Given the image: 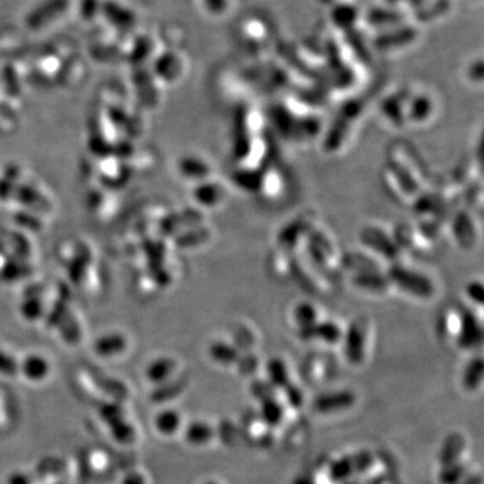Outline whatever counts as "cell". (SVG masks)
Here are the masks:
<instances>
[{"label": "cell", "mask_w": 484, "mask_h": 484, "mask_svg": "<svg viewBox=\"0 0 484 484\" xmlns=\"http://www.w3.org/2000/svg\"><path fill=\"white\" fill-rule=\"evenodd\" d=\"M465 300L469 303L468 307H478L481 311L483 310V283L481 280H474L465 287Z\"/></svg>", "instance_id": "26"}, {"label": "cell", "mask_w": 484, "mask_h": 484, "mask_svg": "<svg viewBox=\"0 0 484 484\" xmlns=\"http://www.w3.org/2000/svg\"><path fill=\"white\" fill-rule=\"evenodd\" d=\"M387 276L393 291L415 300L429 301L437 295V284L435 278L425 271L401 260L387 268Z\"/></svg>", "instance_id": "2"}, {"label": "cell", "mask_w": 484, "mask_h": 484, "mask_svg": "<svg viewBox=\"0 0 484 484\" xmlns=\"http://www.w3.org/2000/svg\"><path fill=\"white\" fill-rule=\"evenodd\" d=\"M122 484H147L146 478L139 472H131L123 479Z\"/></svg>", "instance_id": "33"}, {"label": "cell", "mask_w": 484, "mask_h": 484, "mask_svg": "<svg viewBox=\"0 0 484 484\" xmlns=\"http://www.w3.org/2000/svg\"><path fill=\"white\" fill-rule=\"evenodd\" d=\"M429 181L422 155L406 143H399L389 151L382 169L385 190L401 203L415 202Z\"/></svg>", "instance_id": "1"}, {"label": "cell", "mask_w": 484, "mask_h": 484, "mask_svg": "<svg viewBox=\"0 0 484 484\" xmlns=\"http://www.w3.org/2000/svg\"><path fill=\"white\" fill-rule=\"evenodd\" d=\"M195 198L202 206L206 208H218L228 199V190L226 186L221 182H211L203 181L201 182V186L197 190Z\"/></svg>", "instance_id": "13"}, {"label": "cell", "mask_w": 484, "mask_h": 484, "mask_svg": "<svg viewBox=\"0 0 484 484\" xmlns=\"http://www.w3.org/2000/svg\"><path fill=\"white\" fill-rule=\"evenodd\" d=\"M465 472V465L460 462L444 465V469L440 472V482L442 484H458Z\"/></svg>", "instance_id": "27"}, {"label": "cell", "mask_w": 484, "mask_h": 484, "mask_svg": "<svg viewBox=\"0 0 484 484\" xmlns=\"http://www.w3.org/2000/svg\"><path fill=\"white\" fill-rule=\"evenodd\" d=\"M181 171L186 176L197 179V181H208L211 174L210 165L197 156L186 158L181 163Z\"/></svg>", "instance_id": "20"}, {"label": "cell", "mask_w": 484, "mask_h": 484, "mask_svg": "<svg viewBox=\"0 0 484 484\" xmlns=\"http://www.w3.org/2000/svg\"><path fill=\"white\" fill-rule=\"evenodd\" d=\"M359 240L362 248L376 254L382 261H385L389 267L403 260V254L401 252L397 244L394 231H389L386 226L379 224L366 225L360 233Z\"/></svg>", "instance_id": "4"}, {"label": "cell", "mask_w": 484, "mask_h": 484, "mask_svg": "<svg viewBox=\"0 0 484 484\" xmlns=\"http://www.w3.org/2000/svg\"><path fill=\"white\" fill-rule=\"evenodd\" d=\"M465 440L460 433H451L442 444L440 451V463L442 465L459 462V458L462 456Z\"/></svg>", "instance_id": "17"}, {"label": "cell", "mask_w": 484, "mask_h": 484, "mask_svg": "<svg viewBox=\"0 0 484 484\" xmlns=\"http://www.w3.org/2000/svg\"><path fill=\"white\" fill-rule=\"evenodd\" d=\"M284 409L274 397L261 401V419L269 426H276L283 420Z\"/></svg>", "instance_id": "25"}, {"label": "cell", "mask_w": 484, "mask_h": 484, "mask_svg": "<svg viewBox=\"0 0 484 484\" xmlns=\"http://www.w3.org/2000/svg\"><path fill=\"white\" fill-rule=\"evenodd\" d=\"M372 464L373 455L367 451L343 456L330 465V478L335 483H342L350 479L353 475L367 471L372 467Z\"/></svg>", "instance_id": "8"}, {"label": "cell", "mask_w": 484, "mask_h": 484, "mask_svg": "<svg viewBox=\"0 0 484 484\" xmlns=\"http://www.w3.org/2000/svg\"><path fill=\"white\" fill-rule=\"evenodd\" d=\"M274 389L269 382L265 381H254L252 383V394L257 400H267L274 397Z\"/></svg>", "instance_id": "29"}, {"label": "cell", "mask_w": 484, "mask_h": 484, "mask_svg": "<svg viewBox=\"0 0 484 484\" xmlns=\"http://www.w3.org/2000/svg\"><path fill=\"white\" fill-rule=\"evenodd\" d=\"M344 328L346 327L337 319L322 317L314 326L299 333V337L304 340H320L327 344H337L343 340Z\"/></svg>", "instance_id": "10"}, {"label": "cell", "mask_w": 484, "mask_h": 484, "mask_svg": "<svg viewBox=\"0 0 484 484\" xmlns=\"http://www.w3.org/2000/svg\"><path fill=\"white\" fill-rule=\"evenodd\" d=\"M331 233L316 225L308 234L300 253L326 276L342 271V254Z\"/></svg>", "instance_id": "3"}, {"label": "cell", "mask_w": 484, "mask_h": 484, "mask_svg": "<svg viewBox=\"0 0 484 484\" xmlns=\"http://www.w3.org/2000/svg\"><path fill=\"white\" fill-rule=\"evenodd\" d=\"M209 354H210L211 359L215 360L217 363L229 366V365L237 363V360L241 356V351L232 343L218 340V342H214L211 344Z\"/></svg>", "instance_id": "19"}, {"label": "cell", "mask_w": 484, "mask_h": 484, "mask_svg": "<svg viewBox=\"0 0 484 484\" xmlns=\"http://www.w3.org/2000/svg\"><path fill=\"white\" fill-rule=\"evenodd\" d=\"M174 369H175V362L172 359H158L148 366L146 377L149 382L160 383L169 378Z\"/></svg>", "instance_id": "24"}, {"label": "cell", "mask_w": 484, "mask_h": 484, "mask_svg": "<svg viewBox=\"0 0 484 484\" xmlns=\"http://www.w3.org/2000/svg\"><path fill=\"white\" fill-rule=\"evenodd\" d=\"M19 370L24 378L31 382H41L50 373V365L40 356H30L19 365Z\"/></svg>", "instance_id": "15"}, {"label": "cell", "mask_w": 484, "mask_h": 484, "mask_svg": "<svg viewBox=\"0 0 484 484\" xmlns=\"http://www.w3.org/2000/svg\"><path fill=\"white\" fill-rule=\"evenodd\" d=\"M316 225L314 214H304L290 221L277 233V248L292 254L300 253L308 234Z\"/></svg>", "instance_id": "6"}, {"label": "cell", "mask_w": 484, "mask_h": 484, "mask_svg": "<svg viewBox=\"0 0 484 484\" xmlns=\"http://www.w3.org/2000/svg\"><path fill=\"white\" fill-rule=\"evenodd\" d=\"M214 436H215V431L208 422H191L185 429V439L189 444L195 447H201L210 442Z\"/></svg>", "instance_id": "16"}, {"label": "cell", "mask_w": 484, "mask_h": 484, "mask_svg": "<svg viewBox=\"0 0 484 484\" xmlns=\"http://www.w3.org/2000/svg\"><path fill=\"white\" fill-rule=\"evenodd\" d=\"M451 233L460 249H472L479 240L478 226L469 210H458L451 217Z\"/></svg>", "instance_id": "9"}, {"label": "cell", "mask_w": 484, "mask_h": 484, "mask_svg": "<svg viewBox=\"0 0 484 484\" xmlns=\"http://www.w3.org/2000/svg\"><path fill=\"white\" fill-rule=\"evenodd\" d=\"M294 484H315L310 478H307V476H299V478H296L295 482H294Z\"/></svg>", "instance_id": "34"}, {"label": "cell", "mask_w": 484, "mask_h": 484, "mask_svg": "<svg viewBox=\"0 0 484 484\" xmlns=\"http://www.w3.org/2000/svg\"><path fill=\"white\" fill-rule=\"evenodd\" d=\"M233 344L240 351H249L254 346L257 337L248 323H237L233 330Z\"/></svg>", "instance_id": "22"}, {"label": "cell", "mask_w": 484, "mask_h": 484, "mask_svg": "<svg viewBox=\"0 0 484 484\" xmlns=\"http://www.w3.org/2000/svg\"><path fill=\"white\" fill-rule=\"evenodd\" d=\"M349 281L357 292L369 297H385L393 291L387 271L351 274Z\"/></svg>", "instance_id": "7"}, {"label": "cell", "mask_w": 484, "mask_h": 484, "mask_svg": "<svg viewBox=\"0 0 484 484\" xmlns=\"http://www.w3.org/2000/svg\"><path fill=\"white\" fill-rule=\"evenodd\" d=\"M203 484H218L217 482H205Z\"/></svg>", "instance_id": "35"}, {"label": "cell", "mask_w": 484, "mask_h": 484, "mask_svg": "<svg viewBox=\"0 0 484 484\" xmlns=\"http://www.w3.org/2000/svg\"><path fill=\"white\" fill-rule=\"evenodd\" d=\"M235 365H237V367H238L241 374H251L257 369L258 359L252 353H248V354H244V356L241 354Z\"/></svg>", "instance_id": "30"}, {"label": "cell", "mask_w": 484, "mask_h": 484, "mask_svg": "<svg viewBox=\"0 0 484 484\" xmlns=\"http://www.w3.org/2000/svg\"><path fill=\"white\" fill-rule=\"evenodd\" d=\"M181 424H182L181 415L174 409L160 410L153 419L155 429L158 431V433H160L163 436L175 435L178 432V429L181 428Z\"/></svg>", "instance_id": "18"}, {"label": "cell", "mask_w": 484, "mask_h": 484, "mask_svg": "<svg viewBox=\"0 0 484 484\" xmlns=\"http://www.w3.org/2000/svg\"><path fill=\"white\" fill-rule=\"evenodd\" d=\"M372 333V322L366 316H357L344 328V356L353 365H360L366 358L367 343Z\"/></svg>", "instance_id": "5"}, {"label": "cell", "mask_w": 484, "mask_h": 484, "mask_svg": "<svg viewBox=\"0 0 484 484\" xmlns=\"http://www.w3.org/2000/svg\"><path fill=\"white\" fill-rule=\"evenodd\" d=\"M483 359L481 357L471 359L463 374V385L468 390H476L483 379Z\"/></svg>", "instance_id": "23"}, {"label": "cell", "mask_w": 484, "mask_h": 484, "mask_svg": "<svg viewBox=\"0 0 484 484\" xmlns=\"http://www.w3.org/2000/svg\"><path fill=\"white\" fill-rule=\"evenodd\" d=\"M268 267L271 269V274L281 280L292 278L295 267V254L276 248V251L271 254Z\"/></svg>", "instance_id": "14"}, {"label": "cell", "mask_w": 484, "mask_h": 484, "mask_svg": "<svg viewBox=\"0 0 484 484\" xmlns=\"http://www.w3.org/2000/svg\"><path fill=\"white\" fill-rule=\"evenodd\" d=\"M356 396L350 390H339L334 393L322 394L314 401V408L319 413H334L353 406Z\"/></svg>", "instance_id": "12"}, {"label": "cell", "mask_w": 484, "mask_h": 484, "mask_svg": "<svg viewBox=\"0 0 484 484\" xmlns=\"http://www.w3.org/2000/svg\"><path fill=\"white\" fill-rule=\"evenodd\" d=\"M285 396H287V400L288 402L294 406V408H299L303 405V401H304V396H303V392L295 386L292 383H288L285 387Z\"/></svg>", "instance_id": "32"}, {"label": "cell", "mask_w": 484, "mask_h": 484, "mask_svg": "<svg viewBox=\"0 0 484 484\" xmlns=\"http://www.w3.org/2000/svg\"><path fill=\"white\" fill-rule=\"evenodd\" d=\"M267 373L269 383L274 387H281L284 389L290 382V374H288V367L283 359L272 358L267 363Z\"/></svg>", "instance_id": "21"}, {"label": "cell", "mask_w": 484, "mask_h": 484, "mask_svg": "<svg viewBox=\"0 0 484 484\" xmlns=\"http://www.w3.org/2000/svg\"><path fill=\"white\" fill-rule=\"evenodd\" d=\"M18 370H19V365L17 363V360L10 358L6 353L0 351V373L14 376L18 373Z\"/></svg>", "instance_id": "31"}, {"label": "cell", "mask_w": 484, "mask_h": 484, "mask_svg": "<svg viewBox=\"0 0 484 484\" xmlns=\"http://www.w3.org/2000/svg\"><path fill=\"white\" fill-rule=\"evenodd\" d=\"M322 315V308L316 303H312L310 300H300L295 303L291 310H290V320L297 330V333H301L311 326H314L320 319Z\"/></svg>", "instance_id": "11"}, {"label": "cell", "mask_w": 484, "mask_h": 484, "mask_svg": "<svg viewBox=\"0 0 484 484\" xmlns=\"http://www.w3.org/2000/svg\"><path fill=\"white\" fill-rule=\"evenodd\" d=\"M124 350V342L122 337H106L97 344V351L104 357H110Z\"/></svg>", "instance_id": "28"}]
</instances>
